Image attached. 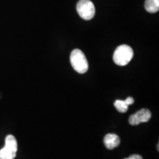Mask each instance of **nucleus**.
<instances>
[{
    "mask_svg": "<svg viewBox=\"0 0 159 159\" xmlns=\"http://www.w3.org/2000/svg\"><path fill=\"white\" fill-rule=\"evenodd\" d=\"M134 57V50L128 45H121L116 48L114 53L113 60L116 65L124 66L128 64Z\"/></svg>",
    "mask_w": 159,
    "mask_h": 159,
    "instance_id": "obj_1",
    "label": "nucleus"
},
{
    "mask_svg": "<svg viewBox=\"0 0 159 159\" xmlns=\"http://www.w3.org/2000/svg\"><path fill=\"white\" fill-rule=\"evenodd\" d=\"M70 62L73 69L80 74H84L89 69V63L84 53L80 49H75L70 55Z\"/></svg>",
    "mask_w": 159,
    "mask_h": 159,
    "instance_id": "obj_2",
    "label": "nucleus"
},
{
    "mask_svg": "<svg viewBox=\"0 0 159 159\" xmlns=\"http://www.w3.org/2000/svg\"><path fill=\"white\" fill-rule=\"evenodd\" d=\"M77 11L83 19H92L95 15L94 3L90 0H80L77 4Z\"/></svg>",
    "mask_w": 159,
    "mask_h": 159,
    "instance_id": "obj_3",
    "label": "nucleus"
},
{
    "mask_svg": "<svg viewBox=\"0 0 159 159\" xmlns=\"http://www.w3.org/2000/svg\"><path fill=\"white\" fill-rule=\"evenodd\" d=\"M151 118V112L147 108L141 109L129 118V123L131 125H138L140 123L148 122Z\"/></svg>",
    "mask_w": 159,
    "mask_h": 159,
    "instance_id": "obj_4",
    "label": "nucleus"
},
{
    "mask_svg": "<svg viewBox=\"0 0 159 159\" xmlns=\"http://www.w3.org/2000/svg\"><path fill=\"white\" fill-rule=\"evenodd\" d=\"M104 144L108 150H113L116 147H118L120 144V139L119 137L116 134H108L105 136Z\"/></svg>",
    "mask_w": 159,
    "mask_h": 159,
    "instance_id": "obj_5",
    "label": "nucleus"
},
{
    "mask_svg": "<svg viewBox=\"0 0 159 159\" xmlns=\"http://www.w3.org/2000/svg\"><path fill=\"white\" fill-rule=\"evenodd\" d=\"M144 7L148 13H156L159 10V0H146Z\"/></svg>",
    "mask_w": 159,
    "mask_h": 159,
    "instance_id": "obj_6",
    "label": "nucleus"
},
{
    "mask_svg": "<svg viewBox=\"0 0 159 159\" xmlns=\"http://www.w3.org/2000/svg\"><path fill=\"white\" fill-rule=\"evenodd\" d=\"M16 156V152L6 147H4L0 150V159H14Z\"/></svg>",
    "mask_w": 159,
    "mask_h": 159,
    "instance_id": "obj_7",
    "label": "nucleus"
},
{
    "mask_svg": "<svg viewBox=\"0 0 159 159\" xmlns=\"http://www.w3.org/2000/svg\"><path fill=\"white\" fill-rule=\"evenodd\" d=\"M5 147L6 148L11 149V150L17 152L18 150V144H17V141L16 138L12 135H8L7 136L5 139Z\"/></svg>",
    "mask_w": 159,
    "mask_h": 159,
    "instance_id": "obj_8",
    "label": "nucleus"
},
{
    "mask_svg": "<svg viewBox=\"0 0 159 159\" xmlns=\"http://www.w3.org/2000/svg\"><path fill=\"white\" fill-rule=\"evenodd\" d=\"M114 106L116 110L120 113H125L128 110V105L125 102V100H121V99H117L114 102Z\"/></svg>",
    "mask_w": 159,
    "mask_h": 159,
    "instance_id": "obj_9",
    "label": "nucleus"
},
{
    "mask_svg": "<svg viewBox=\"0 0 159 159\" xmlns=\"http://www.w3.org/2000/svg\"><path fill=\"white\" fill-rule=\"evenodd\" d=\"M125 102L127 103V105H130L134 104V99L133 98V97H128V98H127L126 99H125Z\"/></svg>",
    "mask_w": 159,
    "mask_h": 159,
    "instance_id": "obj_10",
    "label": "nucleus"
},
{
    "mask_svg": "<svg viewBox=\"0 0 159 159\" xmlns=\"http://www.w3.org/2000/svg\"><path fill=\"white\" fill-rule=\"evenodd\" d=\"M125 159H142V157L141 156H139V155H131L130 157H128V158H125Z\"/></svg>",
    "mask_w": 159,
    "mask_h": 159,
    "instance_id": "obj_11",
    "label": "nucleus"
}]
</instances>
